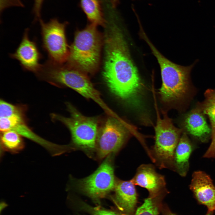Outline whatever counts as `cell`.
I'll use <instances>...</instances> for the list:
<instances>
[{"label": "cell", "instance_id": "6", "mask_svg": "<svg viewBox=\"0 0 215 215\" xmlns=\"http://www.w3.org/2000/svg\"><path fill=\"white\" fill-rule=\"evenodd\" d=\"M154 130L155 142L150 150L151 160L160 169L173 170L174 154L183 130L175 127L165 112L163 117L157 113Z\"/></svg>", "mask_w": 215, "mask_h": 215}, {"label": "cell", "instance_id": "21", "mask_svg": "<svg viewBox=\"0 0 215 215\" xmlns=\"http://www.w3.org/2000/svg\"><path fill=\"white\" fill-rule=\"evenodd\" d=\"M83 205V207L92 215H119L113 211L92 207L86 204Z\"/></svg>", "mask_w": 215, "mask_h": 215}, {"label": "cell", "instance_id": "7", "mask_svg": "<svg viewBox=\"0 0 215 215\" xmlns=\"http://www.w3.org/2000/svg\"><path fill=\"white\" fill-rule=\"evenodd\" d=\"M114 154L106 157L98 168L86 177L73 179L72 184L81 192L94 199L105 196L114 190L116 179L114 174Z\"/></svg>", "mask_w": 215, "mask_h": 215}, {"label": "cell", "instance_id": "9", "mask_svg": "<svg viewBox=\"0 0 215 215\" xmlns=\"http://www.w3.org/2000/svg\"><path fill=\"white\" fill-rule=\"evenodd\" d=\"M42 46L47 54L49 60L55 63L62 64L67 61L69 48L65 35L67 23L60 22L56 18L45 23L41 19Z\"/></svg>", "mask_w": 215, "mask_h": 215}, {"label": "cell", "instance_id": "4", "mask_svg": "<svg viewBox=\"0 0 215 215\" xmlns=\"http://www.w3.org/2000/svg\"><path fill=\"white\" fill-rule=\"evenodd\" d=\"M96 26L91 23L76 33L69 48L68 65L85 73H93L97 70L102 43Z\"/></svg>", "mask_w": 215, "mask_h": 215}, {"label": "cell", "instance_id": "11", "mask_svg": "<svg viewBox=\"0 0 215 215\" xmlns=\"http://www.w3.org/2000/svg\"><path fill=\"white\" fill-rule=\"evenodd\" d=\"M189 187L198 202L206 206L208 212L215 211V186L208 175L201 171L194 172Z\"/></svg>", "mask_w": 215, "mask_h": 215}, {"label": "cell", "instance_id": "10", "mask_svg": "<svg viewBox=\"0 0 215 215\" xmlns=\"http://www.w3.org/2000/svg\"><path fill=\"white\" fill-rule=\"evenodd\" d=\"M10 56L17 60L24 70L35 74L39 70L42 55L36 42L30 38L28 29L25 30L19 45Z\"/></svg>", "mask_w": 215, "mask_h": 215}, {"label": "cell", "instance_id": "12", "mask_svg": "<svg viewBox=\"0 0 215 215\" xmlns=\"http://www.w3.org/2000/svg\"><path fill=\"white\" fill-rule=\"evenodd\" d=\"M130 180L134 185L147 189L152 197H156L165 189L164 176L157 173L154 167L151 164L140 165Z\"/></svg>", "mask_w": 215, "mask_h": 215}, {"label": "cell", "instance_id": "2", "mask_svg": "<svg viewBox=\"0 0 215 215\" xmlns=\"http://www.w3.org/2000/svg\"><path fill=\"white\" fill-rule=\"evenodd\" d=\"M85 73L68 65L47 62L42 67L39 77L54 86H66L73 89L86 98L94 101L109 116L117 117L118 116L103 101Z\"/></svg>", "mask_w": 215, "mask_h": 215}, {"label": "cell", "instance_id": "20", "mask_svg": "<svg viewBox=\"0 0 215 215\" xmlns=\"http://www.w3.org/2000/svg\"><path fill=\"white\" fill-rule=\"evenodd\" d=\"M154 198L150 196L145 199L142 205L137 210L135 215H158V208Z\"/></svg>", "mask_w": 215, "mask_h": 215}, {"label": "cell", "instance_id": "23", "mask_svg": "<svg viewBox=\"0 0 215 215\" xmlns=\"http://www.w3.org/2000/svg\"><path fill=\"white\" fill-rule=\"evenodd\" d=\"M110 3L113 7L115 8L119 2V0H110Z\"/></svg>", "mask_w": 215, "mask_h": 215}, {"label": "cell", "instance_id": "1", "mask_svg": "<svg viewBox=\"0 0 215 215\" xmlns=\"http://www.w3.org/2000/svg\"><path fill=\"white\" fill-rule=\"evenodd\" d=\"M110 24L105 40L103 77L113 94L123 100L132 101L141 90V80L121 29L114 22Z\"/></svg>", "mask_w": 215, "mask_h": 215}, {"label": "cell", "instance_id": "18", "mask_svg": "<svg viewBox=\"0 0 215 215\" xmlns=\"http://www.w3.org/2000/svg\"><path fill=\"white\" fill-rule=\"evenodd\" d=\"M79 5L91 23L97 26L105 25L106 22L101 0H80Z\"/></svg>", "mask_w": 215, "mask_h": 215}, {"label": "cell", "instance_id": "22", "mask_svg": "<svg viewBox=\"0 0 215 215\" xmlns=\"http://www.w3.org/2000/svg\"><path fill=\"white\" fill-rule=\"evenodd\" d=\"M44 1V0H34L33 10L36 20H39L41 19V10Z\"/></svg>", "mask_w": 215, "mask_h": 215}, {"label": "cell", "instance_id": "17", "mask_svg": "<svg viewBox=\"0 0 215 215\" xmlns=\"http://www.w3.org/2000/svg\"><path fill=\"white\" fill-rule=\"evenodd\" d=\"M205 99L198 107L208 116L211 125V142L203 156L206 158L215 157V89H208L205 93Z\"/></svg>", "mask_w": 215, "mask_h": 215}, {"label": "cell", "instance_id": "13", "mask_svg": "<svg viewBox=\"0 0 215 215\" xmlns=\"http://www.w3.org/2000/svg\"><path fill=\"white\" fill-rule=\"evenodd\" d=\"M3 126L6 130L15 131L22 137L42 146L51 154L55 153L58 148V145L41 138L31 130L27 123L25 115L16 114L4 117Z\"/></svg>", "mask_w": 215, "mask_h": 215}, {"label": "cell", "instance_id": "8", "mask_svg": "<svg viewBox=\"0 0 215 215\" xmlns=\"http://www.w3.org/2000/svg\"><path fill=\"white\" fill-rule=\"evenodd\" d=\"M128 124L111 116L99 128L96 140L97 157L102 159L110 154H115L124 145L129 136Z\"/></svg>", "mask_w": 215, "mask_h": 215}, {"label": "cell", "instance_id": "14", "mask_svg": "<svg viewBox=\"0 0 215 215\" xmlns=\"http://www.w3.org/2000/svg\"><path fill=\"white\" fill-rule=\"evenodd\" d=\"M135 185L131 180L116 179L114 190L115 200L120 208L131 214L134 210L137 201V194Z\"/></svg>", "mask_w": 215, "mask_h": 215}, {"label": "cell", "instance_id": "16", "mask_svg": "<svg viewBox=\"0 0 215 215\" xmlns=\"http://www.w3.org/2000/svg\"><path fill=\"white\" fill-rule=\"evenodd\" d=\"M193 146L186 133H182L176 148L173 170L182 177L186 176L189 168V159Z\"/></svg>", "mask_w": 215, "mask_h": 215}, {"label": "cell", "instance_id": "3", "mask_svg": "<svg viewBox=\"0 0 215 215\" xmlns=\"http://www.w3.org/2000/svg\"><path fill=\"white\" fill-rule=\"evenodd\" d=\"M143 39L150 48L160 66L162 82L159 91L161 100L167 104L184 100L190 91V73L196 62L188 66L176 64L160 53L147 36H144Z\"/></svg>", "mask_w": 215, "mask_h": 215}, {"label": "cell", "instance_id": "24", "mask_svg": "<svg viewBox=\"0 0 215 215\" xmlns=\"http://www.w3.org/2000/svg\"><path fill=\"white\" fill-rule=\"evenodd\" d=\"M213 212H207L205 215H213ZM166 215H176L175 214L171 212H168Z\"/></svg>", "mask_w": 215, "mask_h": 215}, {"label": "cell", "instance_id": "5", "mask_svg": "<svg viewBox=\"0 0 215 215\" xmlns=\"http://www.w3.org/2000/svg\"><path fill=\"white\" fill-rule=\"evenodd\" d=\"M70 116L67 117L53 113V119L59 121L69 129L72 145L92 157L96 151V143L99 129L98 118L85 116L69 103H67Z\"/></svg>", "mask_w": 215, "mask_h": 215}, {"label": "cell", "instance_id": "19", "mask_svg": "<svg viewBox=\"0 0 215 215\" xmlns=\"http://www.w3.org/2000/svg\"><path fill=\"white\" fill-rule=\"evenodd\" d=\"M19 133L13 130L1 132V142L5 150L12 153H17L24 148L23 139Z\"/></svg>", "mask_w": 215, "mask_h": 215}, {"label": "cell", "instance_id": "15", "mask_svg": "<svg viewBox=\"0 0 215 215\" xmlns=\"http://www.w3.org/2000/svg\"><path fill=\"white\" fill-rule=\"evenodd\" d=\"M204 115L197 108L187 115L184 122L187 132L202 142L207 141L211 133V128L208 125Z\"/></svg>", "mask_w": 215, "mask_h": 215}]
</instances>
